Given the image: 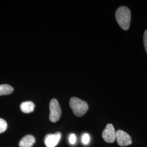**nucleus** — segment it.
Wrapping results in <instances>:
<instances>
[{
  "mask_svg": "<svg viewBox=\"0 0 147 147\" xmlns=\"http://www.w3.org/2000/svg\"><path fill=\"white\" fill-rule=\"evenodd\" d=\"M61 137V134L57 132L54 134H49L45 137L44 142L47 147H55L57 146Z\"/></svg>",
  "mask_w": 147,
  "mask_h": 147,
  "instance_id": "obj_6",
  "label": "nucleus"
},
{
  "mask_svg": "<svg viewBox=\"0 0 147 147\" xmlns=\"http://www.w3.org/2000/svg\"><path fill=\"white\" fill-rule=\"evenodd\" d=\"M69 142H70V144H75L76 143V135L74 134H71L69 136Z\"/></svg>",
  "mask_w": 147,
  "mask_h": 147,
  "instance_id": "obj_12",
  "label": "nucleus"
},
{
  "mask_svg": "<svg viewBox=\"0 0 147 147\" xmlns=\"http://www.w3.org/2000/svg\"><path fill=\"white\" fill-rule=\"evenodd\" d=\"M14 91V88L9 84H0V96L11 94Z\"/></svg>",
  "mask_w": 147,
  "mask_h": 147,
  "instance_id": "obj_9",
  "label": "nucleus"
},
{
  "mask_svg": "<svg viewBox=\"0 0 147 147\" xmlns=\"http://www.w3.org/2000/svg\"><path fill=\"white\" fill-rule=\"evenodd\" d=\"M116 20L122 29L127 30L131 21V11L125 6L120 7L116 12Z\"/></svg>",
  "mask_w": 147,
  "mask_h": 147,
  "instance_id": "obj_1",
  "label": "nucleus"
},
{
  "mask_svg": "<svg viewBox=\"0 0 147 147\" xmlns=\"http://www.w3.org/2000/svg\"><path fill=\"white\" fill-rule=\"evenodd\" d=\"M90 141V136L88 134H84L82 137V142L84 144H87Z\"/></svg>",
  "mask_w": 147,
  "mask_h": 147,
  "instance_id": "obj_11",
  "label": "nucleus"
},
{
  "mask_svg": "<svg viewBox=\"0 0 147 147\" xmlns=\"http://www.w3.org/2000/svg\"><path fill=\"white\" fill-rule=\"evenodd\" d=\"M7 128V123L3 119L0 118V134L5 131Z\"/></svg>",
  "mask_w": 147,
  "mask_h": 147,
  "instance_id": "obj_10",
  "label": "nucleus"
},
{
  "mask_svg": "<svg viewBox=\"0 0 147 147\" xmlns=\"http://www.w3.org/2000/svg\"><path fill=\"white\" fill-rule=\"evenodd\" d=\"M36 142L35 137L31 135H28L22 137L19 145L20 147H31Z\"/></svg>",
  "mask_w": 147,
  "mask_h": 147,
  "instance_id": "obj_7",
  "label": "nucleus"
},
{
  "mask_svg": "<svg viewBox=\"0 0 147 147\" xmlns=\"http://www.w3.org/2000/svg\"><path fill=\"white\" fill-rule=\"evenodd\" d=\"M102 138L105 142L112 143L116 139V131L112 124H108L102 133Z\"/></svg>",
  "mask_w": 147,
  "mask_h": 147,
  "instance_id": "obj_5",
  "label": "nucleus"
},
{
  "mask_svg": "<svg viewBox=\"0 0 147 147\" xmlns=\"http://www.w3.org/2000/svg\"><path fill=\"white\" fill-rule=\"evenodd\" d=\"M50 115L49 119L53 123H56L59 120L62 115V110L58 101L53 99L50 102Z\"/></svg>",
  "mask_w": 147,
  "mask_h": 147,
  "instance_id": "obj_3",
  "label": "nucleus"
},
{
  "mask_svg": "<svg viewBox=\"0 0 147 147\" xmlns=\"http://www.w3.org/2000/svg\"><path fill=\"white\" fill-rule=\"evenodd\" d=\"M143 41H144V47L147 53V30L144 32V36H143Z\"/></svg>",
  "mask_w": 147,
  "mask_h": 147,
  "instance_id": "obj_13",
  "label": "nucleus"
},
{
  "mask_svg": "<svg viewBox=\"0 0 147 147\" xmlns=\"http://www.w3.org/2000/svg\"><path fill=\"white\" fill-rule=\"evenodd\" d=\"M35 105L32 101H25L22 102L20 105L21 111L25 113H29L33 112L34 109Z\"/></svg>",
  "mask_w": 147,
  "mask_h": 147,
  "instance_id": "obj_8",
  "label": "nucleus"
},
{
  "mask_svg": "<svg viewBox=\"0 0 147 147\" xmlns=\"http://www.w3.org/2000/svg\"><path fill=\"white\" fill-rule=\"evenodd\" d=\"M70 106L73 111L74 114L79 117L86 114L89 107L86 101L76 97H73L70 99Z\"/></svg>",
  "mask_w": 147,
  "mask_h": 147,
  "instance_id": "obj_2",
  "label": "nucleus"
},
{
  "mask_svg": "<svg viewBox=\"0 0 147 147\" xmlns=\"http://www.w3.org/2000/svg\"><path fill=\"white\" fill-rule=\"evenodd\" d=\"M116 135L118 144L121 147L129 146L131 144V137L126 132L118 130L116 132Z\"/></svg>",
  "mask_w": 147,
  "mask_h": 147,
  "instance_id": "obj_4",
  "label": "nucleus"
}]
</instances>
